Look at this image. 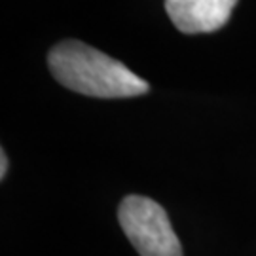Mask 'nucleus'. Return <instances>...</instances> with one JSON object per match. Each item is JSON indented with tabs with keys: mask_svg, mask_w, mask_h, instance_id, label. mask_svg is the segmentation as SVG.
I'll use <instances>...</instances> for the list:
<instances>
[{
	"mask_svg": "<svg viewBox=\"0 0 256 256\" xmlns=\"http://www.w3.org/2000/svg\"><path fill=\"white\" fill-rule=\"evenodd\" d=\"M6 171H8V158L4 150H0V178L6 176Z\"/></svg>",
	"mask_w": 256,
	"mask_h": 256,
	"instance_id": "20e7f679",
	"label": "nucleus"
},
{
	"mask_svg": "<svg viewBox=\"0 0 256 256\" xmlns=\"http://www.w3.org/2000/svg\"><path fill=\"white\" fill-rule=\"evenodd\" d=\"M238 0H165L173 25L186 34L214 32L228 23Z\"/></svg>",
	"mask_w": 256,
	"mask_h": 256,
	"instance_id": "7ed1b4c3",
	"label": "nucleus"
},
{
	"mask_svg": "<svg viewBox=\"0 0 256 256\" xmlns=\"http://www.w3.org/2000/svg\"><path fill=\"white\" fill-rule=\"evenodd\" d=\"M48 64L66 90L99 99H126L148 93L146 80L118 59L78 40H63L50 52Z\"/></svg>",
	"mask_w": 256,
	"mask_h": 256,
	"instance_id": "f257e3e1",
	"label": "nucleus"
},
{
	"mask_svg": "<svg viewBox=\"0 0 256 256\" xmlns=\"http://www.w3.org/2000/svg\"><path fill=\"white\" fill-rule=\"evenodd\" d=\"M118 222L140 256H182L165 209L144 196H128L118 207Z\"/></svg>",
	"mask_w": 256,
	"mask_h": 256,
	"instance_id": "f03ea898",
	"label": "nucleus"
}]
</instances>
